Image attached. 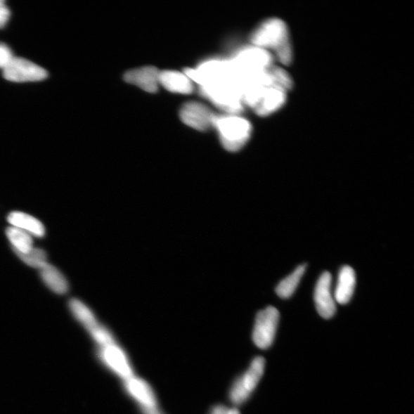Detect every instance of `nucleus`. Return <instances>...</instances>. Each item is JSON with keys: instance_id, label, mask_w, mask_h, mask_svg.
Masks as SVG:
<instances>
[{"instance_id": "obj_1", "label": "nucleus", "mask_w": 414, "mask_h": 414, "mask_svg": "<svg viewBox=\"0 0 414 414\" xmlns=\"http://www.w3.org/2000/svg\"><path fill=\"white\" fill-rule=\"evenodd\" d=\"M253 46L272 50L278 61L285 65L292 62L293 53L288 27L280 19H269L252 34Z\"/></svg>"}, {"instance_id": "obj_2", "label": "nucleus", "mask_w": 414, "mask_h": 414, "mask_svg": "<svg viewBox=\"0 0 414 414\" xmlns=\"http://www.w3.org/2000/svg\"><path fill=\"white\" fill-rule=\"evenodd\" d=\"M214 127L225 149L235 152L242 149L252 134L250 122L238 115H216Z\"/></svg>"}, {"instance_id": "obj_3", "label": "nucleus", "mask_w": 414, "mask_h": 414, "mask_svg": "<svg viewBox=\"0 0 414 414\" xmlns=\"http://www.w3.org/2000/svg\"><path fill=\"white\" fill-rule=\"evenodd\" d=\"M202 96L228 115H239L243 110L242 92L235 80L225 81L200 87Z\"/></svg>"}, {"instance_id": "obj_4", "label": "nucleus", "mask_w": 414, "mask_h": 414, "mask_svg": "<svg viewBox=\"0 0 414 414\" xmlns=\"http://www.w3.org/2000/svg\"><path fill=\"white\" fill-rule=\"evenodd\" d=\"M231 60L238 79L243 75L266 71L273 65L274 57L269 51L252 45L238 51Z\"/></svg>"}, {"instance_id": "obj_5", "label": "nucleus", "mask_w": 414, "mask_h": 414, "mask_svg": "<svg viewBox=\"0 0 414 414\" xmlns=\"http://www.w3.org/2000/svg\"><path fill=\"white\" fill-rule=\"evenodd\" d=\"M265 366L264 358L257 357L251 362L246 373L235 380L229 394L234 405H241L250 399L264 374Z\"/></svg>"}, {"instance_id": "obj_6", "label": "nucleus", "mask_w": 414, "mask_h": 414, "mask_svg": "<svg viewBox=\"0 0 414 414\" xmlns=\"http://www.w3.org/2000/svg\"><path fill=\"white\" fill-rule=\"evenodd\" d=\"M280 321V312L272 306L261 310L257 316L252 341L260 349H267L274 342Z\"/></svg>"}, {"instance_id": "obj_7", "label": "nucleus", "mask_w": 414, "mask_h": 414, "mask_svg": "<svg viewBox=\"0 0 414 414\" xmlns=\"http://www.w3.org/2000/svg\"><path fill=\"white\" fill-rule=\"evenodd\" d=\"M70 307L72 313L86 327L101 347L115 343L113 335L101 325L94 314L84 303L78 299H72Z\"/></svg>"}, {"instance_id": "obj_8", "label": "nucleus", "mask_w": 414, "mask_h": 414, "mask_svg": "<svg viewBox=\"0 0 414 414\" xmlns=\"http://www.w3.org/2000/svg\"><path fill=\"white\" fill-rule=\"evenodd\" d=\"M4 77L8 81L19 83L39 82L48 77V72L27 59L14 57L4 70Z\"/></svg>"}, {"instance_id": "obj_9", "label": "nucleus", "mask_w": 414, "mask_h": 414, "mask_svg": "<svg viewBox=\"0 0 414 414\" xmlns=\"http://www.w3.org/2000/svg\"><path fill=\"white\" fill-rule=\"evenodd\" d=\"M180 115L185 124L201 131L212 128L216 117L209 108L198 101L186 103L181 108Z\"/></svg>"}, {"instance_id": "obj_10", "label": "nucleus", "mask_w": 414, "mask_h": 414, "mask_svg": "<svg viewBox=\"0 0 414 414\" xmlns=\"http://www.w3.org/2000/svg\"><path fill=\"white\" fill-rule=\"evenodd\" d=\"M99 356L110 369L123 379V381L134 376L129 357L116 343L101 347Z\"/></svg>"}, {"instance_id": "obj_11", "label": "nucleus", "mask_w": 414, "mask_h": 414, "mask_svg": "<svg viewBox=\"0 0 414 414\" xmlns=\"http://www.w3.org/2000/svg\"><path fill=\"white\" fill-rule=\"evenodd\" d=\"M332 275L324 273L318 278L315 290V302L318 314L325 319L331 318L336 311V304L332 292Z\"/></svg>"}, {"instance_id": "obj_12", "label": "nucleus", "mask_w": 414, "mask_h": 414, "mask_svg": "<svg viewBox=\"0 0 414 414\" xmlns=\"http://www.w3.org/2000/svg\"><path fill=\"white\" fill-rule=\"evenodd\" d=\"M124 382L127 394L138 403L140 408L158 407L153 388L145 380L133 376Z\"/></svg>"}, {"instance_id": "obj_13", "label": "nucleus", "mask_w": 414, "mask_h": 414, "mask_svg": "<svg viewBox=\"0 0 414 414\" xmlns=\"http://www.w3.org/2000/svg\"><path fill=\"white\" fill-rule=\"evenodd\" d=\"M286 91L275 86L266 87L253 110L261 117H265L278 111L286 103Z\"/></svg>"}, {"instance_id": "obj_14", "label": "nucleus", "mask_w": 414, "mask_h": 414, "mask_svg": "<svg viewBox=\"0 0 414 414\" xmlns=\"http://www.w3.org/2000/svg\"><path fill=\"white\" fill-rule=\"evenodd\" d=\"M159 75L160 72L156 67L145 66L126 72L124 80L143 91L155 93L157 91L160 84Z\"/></svg>"}, {"instance_id": "obj_15", "label": "nucleus", "mask_w": 414, "mask_h": 414, "mask_svg": "<svg viewBox=\"0 0 414 414\" xmlns=\"http://www.w3.org/2000/svg\"><path fill=\"white\" fill-rule=\"evenodd\" d=\"M356 285V275L354 270L345 266L340 270L334 295L336 302L345 305L353 297Z\"/></svg>"}, {"instance_id": "obj_16", "label": "nucleus", "mask_w": 414, "mask_h": 414, "mask_svg": "<svg viewBox=\"0 0 414 414\" xmlns=\"http://www.w3.org/2000/svg\"><path fill=\"white\" fill-rule=\"evenodd\" d=\"M7 221L12 226L18 228L36 238H44L46 229L38 219L20 211H14L7 216Z\"/></svg>"}, {"instance_id": "obj_17", "label": "nucleus", "mask_w": 414, "mask_h": 414, "mask_svg": "<svg viewBox=\"0 0 414 414\" xmlns=\"http://www.w3.org/2000/svg\"><path fill=\"white\" fill-rule=\"evenodd\" d=\"M159 83L169 91L188 95L193 91L192 81L187 75L176 71L160 72Z\"/></svg>"}, {"instance_id": "obj_18", "label": "nucleus", "mask_w": 414, "mask_h": 414, "mask_svg": "<svg viewBox=\"0 0 414 414\" xmlns=\"http://www.w3.org/2000/svg\"><path fill=\"white\" fill-rule=\"evenodd\" d=\"M39 273L42 281L55 293L63 295L69 290L70 285L66 278L53 265L46 264L39 269Z\"/></svg>"}, {"instance_id": "obj_19", "label": "nucleus", "mask_w": 414, "mask_h": 414, "mask_svg": "<svg viewBox=\"0 0 414 414\" xmlns=\"http://www.w3.org/2000/svg\"><path fill=\"white\" fill-rule=\"evenodd\" d=\"M306 270V265H301L287 276L276 287V292L282 299H289L297 290L302 278Z\"/></svg>"}, {"instance_id": "obj_20", "label": "nucleus", "mask_w": 414, "mask_h": 414, "mask_svg": "<svg viewBox=\"0 0 414 414\" xmlns=\"http://www.w3.org/2000/svg\"><path fill=\"white\" fill-rule=\"evenodd\" d=\"M6 234L15 252L25 253L33 248L32 236L18 228L8 227Z\"/></svg>"}, {"instance_id": "obj_21", "label": "nucleus", "mask_w": 414, "mask_h": 414, "mask_svg": "<svg viewBox=\"0 0 414 414\" xmlns=\"http://www.w3.org/2000/svg\"><path fill=\"white\" fill-rule=\"evenodd\" d=\"M272 86L282 89L286 92L291 90L293 82L291 76L283 67L273 65L268 70Z\"/></svg>"}, {"instance_id": "obj_22", "label": "nucleus", "mask_w": 414, "mask_h": 414, "mask_svg": "<svg viewBox=\"0 0 414 414\" xmlns=\"http://www.w3.org/2000/svg\"><path fill=\"white\" fill-rule=\"evenodd\" d=\"M15 253L23 263L32 268L39 269L48 264L46 252L41 249L33 247L25 253Z\"/></svg>"}, {"instance_id": "obj_23", "label": "nucleus", "mask_w": 414, "mask_h": 414, "mask_svg": "<svg viewBox=\"0 0 414 414\" xmlns=\"http://www.w3.org/2000/svg\"><path fill=\"white\" fill-rule=\"evenodd\" d=\"M14 58L12 50L4 44H0V69L3 70Z\"/></svg>"}, {"instance_id": "obj_24", "label": "nucleus", "mask_w": 414, "mask_h": 414, "mask_svg": "<svg viewBox=\"0 0 414 414\" xmlns=\"http://www.w3.org/2000/svg\"><path fill=\"white\" fill-rule=\"evenodd\" d=\"M11 11L5 6H0V29L6 27V25L10 20Z\"/></svg>"}, {"instance_id": "obj_25", "label": "nucleus", "mask_w": 414, "mask_h": 414, "mask_svg": "<svg viewBox=\"0 0 414 414\" xmlns=\"http://www.w3.org/2000/svg\"><path fill=\"white\" fill-rule=\"evenodd\" d=\"M142 414H164L159 406L155 408H140Z\"/></svg>"}, {"instance_id": "obj_26", "label": "nucleus", "mask_w": 414, "mask_h": 414, "mask_svg": "<svg viewBox=\"0 0 414 414\" xmlns=\"http://www.w3.org/2000/svg\"><path fill=\"white\" fill-rule=\"evenodd\" d=\"M227 409L224 405H216L210 411V414H226Z\"/></svg>"}, {"instance_id": "obj_27", "label": "nucleus", "mask_w": 414, "mask_h": 414, "mask_svg": "<svg viewBox=\"0 0 414 414\" xmlns=\"http://www.w3.org/2000/svg\"><path fill=\"white\" fill-rule=\"evenodd\" d=\"M226 414H241L238 409L231 408L227 409Z\"/></svg>"}, {"instance_id": "obj_28", "label": "nucleus", "mask_w": 414, "mask_h": 414, "mask_svg": "<svg viewBox=\"0 0 414 414\" xmlns=\"http://www.w3.org/2000/svg\"><path fill=\"white\" fill-rule=\"evenodd\" d=\"M5 4L4 1H3V0H0V6H4Z\"/></svg>"}]
</instances>
